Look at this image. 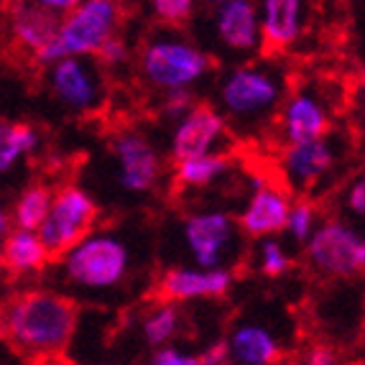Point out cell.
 <instances>
[{
    "mask_svg": "<svg viewBox=\"0 0 365 365\" xmlns=\"http://www.w3.org/2000/svg\"><path fill=\"white\" fill-rule=\"evenodd\" d=\"M51 253L36 232L13 230L3 245V266L11 274H31L49 263Z\"/></svg>",
    "mask_w": 365,
    "mask_h": 365,
    "instance_id": "20",
    "label": "cell"
},
{
    "mask_svg": "<svg viewBox=\"0 0 365 365\" xmlns=\"http://www.w3.org/2000/svg\"><path fill=\"white\" fill-rule=\"evenodd\" d=\"M299 6L297 0H266L263 3V49L281 51L299 36Z\"/></svg>",
    "mask_w": 365,
    "mask_h": 365,
    "instance_id": "18",
    "label": "cell"
},
{
    "mask_svg": "<svg viewBox=\"0 0 365 365\" xmlns=\"http://www.w3.org/2000/svg\"><path fill=\"white\" fill-rule=\"evenodd\" d=\"M95 220H98V205L85 189L64 187L54 197V207L38 230V237L54 258L64 253L69 256L79 243L87 240Z\"/></svg>",
    "mask_w": 365,
    "mask_h": 365,
    "instance_id": "3",
    "label": "cell"
},
{
    "mask_svg": "<svg viewBox=\"0 0 365 365\" xmlns=\"http://www.w3.org/2000/svg\"><path fill=\"white\" fill-rule=\"evenodd\" d=\"M335 161V153L327 140H309V143H292L284 151V169L299 184H312L327 174Z\"/></svg>",
    "mask_w": 365,
    "mask_h": 365,
    "instance_id": "17",
    "label": "cell"
},
{
    "mask_svg": "<svg viewBox=\"0 0 365 365\" xmlns=\"http://www.w3.org/2000/svg\"><path fill=\"white\" fill-rule=\"evenodd\" d=\"M51 207H54V202H51L49 189L38 187V184L29 187L19 197V202H16V225H19V230H29V232L41 230Z\"/></svg>",
    "mask_w": 365,
    "mask_h": 365,
    "instance_id": "21",
    "label": "cell"
},
{
    "mask_svg": "<svg viewBox=\"0 0 365 365\" xmlns=\"http://www.w3.org/2000/svg\"><path fill=\"white\" fill-rule=\"evenodd\" d=\"M174 332H177V309L174 307H161L143 322V335L151 345H161Z\"/></svg>",
    "mask_w": 365,
    "mask_h": 365,
    "instance_id": "24",
    "label": "cell"
},
{
    "mask_svg": "<svg viewBox=\"0 0 365 365\" xmlns=\"http://www.w3.org/2000/svg\"><path fill=\"white\" fill-rule=\"evenodd\" d=\"M113 151L120 161V182L123 189L128 192H146L153 187L158 177V158L143 135L123 133L113 140Z\"/></svg>",
    "mask_w": 365,
    "mask_h": 365,
    "instance_id": "11",
    "label": "cell"
},
{
    "mask_svg": "<svg viewBox=\"0 0 365 365\" xmlns=\"http://www.w3.org/2000/svg\"><path fill=\"white\" fill-rule=\"evenodd\" d=\"M347 205H350L353 212L365 215V177H360L358 182L350 187V192H347Z\"/></svg>",
    "mask_w": 365,
    "mask_h": 365,
    "instance_id": "33",
    "label": "cell"
},
{
    "mask_svg": "<svg viewBox=\"0 0 365 365\" xmlns=\"http://www.w3.org/2000/svg\"><path fill=\"white\" fill-rule=\"evenodd\" d=\"M118 26V6L110 0H87L79 3L61 24L59 36L36 56L38 64H51L67 56L98 54L103 43L113 38Z\"/></svg>",
    "mask_w": 365,
    "mask_h": 365,
    "instance_id": "2",
    "label": "cell"
},
{
    "mask_svg": "<svg viewBox=\"0 0 365 365\" xmlns=\"http://www.w3.org/2000/svg\"><path fill=\"white\" fill-rule=\"evenodd\" d=\"M312 222H314V207L309 202H299L297 207H292V217H289V230L297 240H307L312 235Z\"/></svg>",
    "mask_w": 365,
    "mask_h": 365,
    "instance_id": "27",
    "label": "cell"
},
{
    "mask_svg": "<svg viewBox=\"0 0 365 365\" xmlns=\"http://www.w3.org/2000/svg\"><path fill=\"white\" fill-rule=\"evenodd\" d=\"M189 105H192V95H189L187 90H177L166 98L164 113H169V115H179V113H187Z\"/></svg>",
    "mask_w": 365,
    "mask_h": 365,
    "instance_id": "30",
    "label": "cell"
},
{
    "mask_svg": "<svg viewBox=\"0 0 365 365\" xmlns=\"http://www.w3.org/2000/svg\"><path fill=\"white\" fill-rule=\"evenodd\" d=\"M363 82H365V67H363Z\"/></svg>",
    "mask_w": 365,
    "mask_h": 365,
    "instance_id": "35",
    "label": "cell"
},
{
    "mask_svg": "<svg viewBox=\"0 0 365 365\" xmlns=\"http://www.w3.org/2000/svg\"><path fill=\"white\" fill-rule=\"evenodd\" d=\"M230 355V342L220 340L215 345H210L205 353H202V365H222L225 358Z\"/></svg>",
    "mask_w": 365,
    "mask_h": 365,
    "instance_id": "32",
    "label": "cell"
},
{
    "mask_svg": "<svg viewBox=\"0 0 365 365\" xmlns=\"http://www.w3.org/2000/svg\"><path fill=\"white\" fill-rule=\"evenodd\" d=\"M140 67H143V74L151 85L177 92L207 72L212 67V59L192 43L153 41L143 49Z\"/></svg>",
    "mask_w": 365,
    "mask_h": 365,
    "instance_id": "5",
    "label": "cell"
},
{
    "mask_svg": "<svg viewBox=\"0 0 365 365\" xmlns=\"http://www.w3.org/2000/svg\"><path fill=\"white\" fill-rule=\"evenodd\" d=\"M261 266H263V274L266 276H281L292 268V261H289V256L281 250L279 243L266 240V243H263V263Z\"/></svg>",
    "mask_w": 365,
    "mask_h": 365,
    "instance_id": "26",
    "label": "cell"
},
{
    "mask_svg": "<svg viewBox=\"0 0 365 365\" xmlns=\"http://www.w3.org/2000/svg\"><path fill=\"white\" fill-rule=\"evenodd\" d=\"M230 164V158L222 156V153H210V156H202V158H192V161H182L177 164V179L179 184L184 187H205V184L212 182L217 174L227 169Z\"/></svg>",
    "mask_w": 365,
    "mask_h": 365,
    "instance_id": "23",
    "label": "cell"
},
{
    "mask_svg": "<svg viewBox=\"0 0 365 365\" xmlns=\"http://www.w3.org/2000/svg\"><path fill=\"white\" fill-rule=\"evenodd\" d=\"M98 61L100 64H120V61L128 59V46L120 36H113L103 43V49L98 51Z\"/></svg>",
    "mask_w": 365,
    "mask_h": 365,
    "instance_id": "28",
    "label": "cell"
},
{
    "mask_svg": "<svg viewBox=\"0 0 365 365\" xmlns=\"http://www.w3.org/2000/svg\"><path fill=\"white\" fill-rule=\"evenodd\" d=\"M151 11L156 13L158 21H164L169 26L187 24L192 11H195V3L192 0H156L151 3Z\"/></svg>",
    "mask_w": 365,
    "mask_h": 365,
    "instance_id": "25",
    "label": "cell"
},
{
    "mask_svg": "<svg viewBox=\"0 0 365 365\" xmlns=\"http://www.w3.org/2000/svg\"><path fill=\"white\" fill-rule=\"evenodd\" d=\"M360 271H365V243H363V248H360Z\"/></svg>",
    "mask_w": 365,
    "mask_h": 365,
    "instance_id": "34",
    "label": "cell"
},
{
    "mask_svg": "<svg viewBox=\"0 0 365 365\" xmlns=\"http://www.w3.org/2000/svg\"><path fill=\"white\" fill-rule=\"evenodd\" d=\"M151 365H202V355H184L179 350L166 347V350H158L153 355Z\"/></svg>",
    "mask_w": 365,
    "mask_h": 365,
    "instance_id": "29",
    "label": "cell"
},
{
    "mask_svg": "<svg viewBox=\"0 0 365 365\" xmlns=\"http://www.w3.org/2000/svg\"><path fill=\"white\" fill-rule=\"evenodd\" d=\"M230 355L235 363L243 365H274L281 358V347L274 337L268 335L263 327L245 324L232 332L230 340Z\"/></svg>",
    "mask_w": 365,
    "mask_h": 365,
    "instance_id": "19",
    "label": "cell"
},
{
    "mask_svg": "<svg viewBox=\"0 0 365 365\" xmlns=\"http://www.w3.org/2000/svg\"><path fill=\"white\" fill-rule=\"evenodd\" d=\"M64 21L41 3H19L11 16V36L21 51L36 59L56 36Z\"/></svg>",
    "mask_w": 365,
    "mask_h": 365,
    "instance_id": "12",
    "label": "cell"
},
{
    "mask_svg": "<svg viewBox=\"0 0 365 365\" xmlns=\"http://www.w3.org/2000/svg\"><path fill=\"white\" fill-rule=\"evenodd\" d=\"M36 130L26 125V123H13L3 125L0 130V169L8 171L24 153L34 151L36 146Z\"/></svg>",
    "mask_w": 365,
    "mask_h": 365,
    "instance_id": "22",
    "label": "cell"
},
{
    "mask_svg": "<svg viewBox=\"0 0 365 365\" xmlns=\"http://www.w3.org/2000/svg\"><path fill=\"white\" fill-rule=\"evenodd\" d=\"M307 365H340V358H337V353L332 347L317 345V347H312L309 355H307Z\"/></svg>",
    "mask_w": 365,
    "mask_h": 365,
    "instance_id": "31",
    "label": "cell"
},
{
    "mask_svg": "<svg viewBox=\"0 0 365 365\" xmlns=\"http://www.w3.org/2000/svg\"><path fill=\"white\" fill-rule=\"evenodd\" d=\"M184 237H187V245L192 250L195 261L205 271H212V266H217L225 248L230 245L232 222L222 212L192 215L187 220V225H184Z\"/></svg>",
    "mask_w": 365,
    "mask_h": 365,
    "instance_id": "9",
    "label": "cell"
},
{
    "mask_svg": "<svg viewBox=\"0 0 365 365\" xmlns=\"http://www.w3.org/2000/svg\"><path fill=\"white\" fill-rule=\"evenodd\" d=\"M6 337L29 355H56L77 329V304L56 292H24L6 309Z\"/></svg>",
    "mask_w": 365,
    "mask_h": 365,
    "instance_id": "1",
    "label": "cell"
},
{
    "mask_svg": "<svg viewBox=\"0 0 365 365\" xmlns=\"http://www.w3.org/2000/svg\"><path fill=\"white\" fill-rule=\"evenodd\" d=\"M232 274L225 268L212 271H192V268H171L166 271L158 292L164 299H195V297H222L230 289Z\"/></svg>",
    "mask_w": 365,
    "mask_h": 365,
    "instance_id": "13",
    "label": "cell"
},
{
    "mask_svg": "<svg viewBox=\"0 0 365 365\" xmlns=\"http://www.w3.org/2000/svg\"><path fill=\"white\" fill-rule=\"evenodd\" d=\"M67 276L87 289L115 287L128 268V250L118 237L90 235L64 261Z\"/></svg>",
    "mask_w": 365,
    "mask_h": 365,
    "instance_id": "4",
    "label": "cell"
},
{
    "mask_svg": "<svg viewBox=\"0 0 365 365\" xmlns=\"http://www.w3.org/2000/svg\"><path fill=\"white\" fill-rule=\"evenodd\" d=\"M279 100V85L261 69H240L222 87V105L232 115H253Z\"/></svg>",
    "mask_w": 365,
    "mask_h": 365,
    "instance_id": "10",
    "label": "cell"
},
{
    "mask_svg": "<svg viewBox=\"0 0 365 365\" xmlns=\"http://www.w3.org/2000/svg\"><path fill=\"white\" fill-rule=\"evenodd\" d=\"M289 217H292V207L287 197L276 189L258 184V192L248 202L245 212L240 215V227L253 237L274 235L289 227Z\"/></svg>",
    "mask_w": 365,
    "mask_h": 365,
    "instance_id": "14",
    "label": "cell"
},
{
    "mask_svg": "<svg viewBox=\"0 0 365 365\" xmlns=\"http://www.w3.org/2000/svg\"><path fill=\"white\" fill-rule=\"evenodd\" d=\"M222 128H225V123L210 105H195L179 123L174 140H171L174 161L182 164V161H192V158L210 156V148L215 146Z\"/></svg>",
    "mask_w": 365,
    "mask_h": 365,
    "instance_id": "8",
    "label": "cell"
},
{
    "mask_svg": "<svg viewBox=\"0 0 365 365\" xmlns=\"http://www.w3.org/2000/svg\"><path fill=\"white\" fill-rule=\"evenodd\" d=\"M217 34L232 49H253L258 41L256 6L248 0H225L217 6Z\"/></svg>",
    "mask_w": 365,
    "mask_h": 365,
    "instance_id": "15",
    "label": "cell"
},
{
    "mask_svg": "<svg viewBox=\"0 0 365 365\" xmlns=\"http://www.w3.org/2000/svg\"><path fill=\"white\" fill-rule=\"evenodd\" d=\"M360 240L350 227L340 222H327L312 235L309 258L319 271L329 276H350L360 271Z\"/></svg>",
    "mask_w": 365,
    "mask_h": 365,
    "instance_id": "6",
    "label": "cell"
},
{
    "mask_svg": "<svg viewBox=\"0 0 365 365\" xmlns=\"http://www.w3.org/2000/svg\"><path fill=\"white\" fill-rule=\"evenodd\" d=\"M49 85L54 98L72 110H92L103 100V77L90 61L67 56L51 67Z\"/></svg>",
    "mask_w": 365,
    "mask_h": 365,
    "instance_id": "7",
    "label": "cell"
},
{
    "mask_svg": "<svg viewBox=\"0 0 365 365\" xmlns=\"http://www.w3.org/2000/svg\"><path fill=\"white\" fill-rule=\"evenodd\" d=\"M329 130V118L324 108L309 95H297L284 110V133L292 143L322 140Z\"/></svg>",
    "mask_w": 365,
    "mask_h": 365,
    "instance_id": "16",
    "label": "cell"
}]
</instances>
